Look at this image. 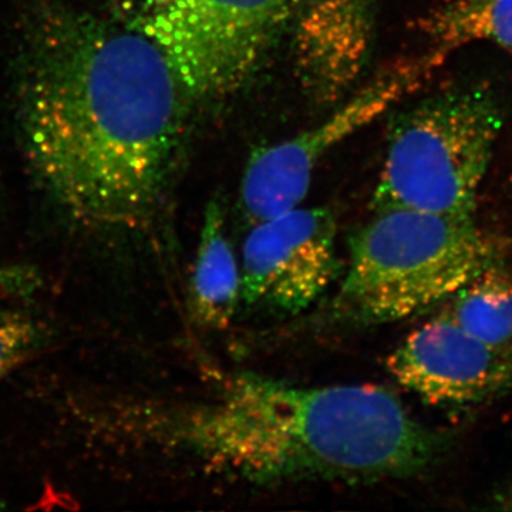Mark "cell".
<instances>
[{
    "instance_id": "obj_7",
    "label": "cell",
    "mask_w": 512,
    "mask_h": 512,
    "mask_svg": "<svg viewBox=\"0 0 512 512\" xmlns=\"http://www.w3.org/2000/svg\"><path fill=\"white\" fill-rule=\"evenodd\" d=\"M336 238L335 214L325 207H296L252 225L242 248L241 302L278 315L311 308L342 271Z\"/></svg>"
},
{
    "instance_id": "obj_8",
    "label": "cell",
    "mask_w": 512,
    "mask_h": 512,
    "mask_svg": "<svg viewBox=\"0 0 512 512\" xmlns=\"http://www.w3.org/2000/svg\"><path fill=\"white\" fill-rule=\"evenodd\" d=\"M386 366L431 406H471L512 390V343L474 338L440 312L414 329Z\"/></svg>"
},
{
    "instance_id": "obj_4",
    "label": "cell",
    "mask_w": 512,
    "mask_h": 512,
    "mask_svg": "<svg viewBox=\"0 0 512 512\" xmlns=\"http://www.w3.org/2000/svg\"><path fill=\"white\" fill-rule=\"evenodd\" d=\"M490 87H443L394 119L372 210L474 217L478 192L503 128Z\"/></svg>"
},
{
    "instance_id": "obj_6",
    "label": "cell",
    "mask_w": 512,
    "mask_h": 512,
    "mask_svg": "<svg viewBox=\"0 0 512 512\" xmlns=\"http://www.w3.org/2000/svg\"><path fill=\"white\" fill-rule=\"evenodd\" d=\"M446 53L400 60L370 80L318 126L295 137L258 148L249 157L239 190V210L249 228L299 207L308 194L319 161L360 128L423 86Z\"/></svg>"
},
{
    "instance_id": "obj_5",
    "label": "cell",
    "mask_w": 512,
    "mask_h": 512,
    "mask_svg": "<svg viewBox=\"0 0 512 512\" xmlns=\"http://www.w3.org/2000/svg\"><path fill=\"white\" fill-rule=\"evenodd\" d=\"M303 0H103L110 18L154 43L190 99L241 89L291 25Z\"/></svg>"
},
{
    "instance_id": "obj_1",
    "label": "cell",
    "mask_w": 512,
    "mask_h": 512,
    "mask_svg": "<svg viewBox=\"0 0 512 512\" xmlns=\"http://www.w3.org/2000/svg\"><path fill=\"white\" fill-rule=\"evenodd\" d=\"M187 99L163 52L106 12L42 0L30 13L15 69L20 146L37 190L80 239L150 228Z\"/></svg>"
},
{
    "instance_id": "obj_3",
    "label": "cell",
    "mask_w": 512,
    "mask_h": 512,
    "mask_svg": "<svg viewBox=\"0 0 512 512\" xmlns=\"http://www.w3.org/2000/svg\"><path fill=\"white\" fill-rule=\"evenodd\" d=\"M498 251L474 217L375 212L348 238V266L326 319L367 328L420 315L500 262Z\"/></svg>"
},
{
    "instance_id": "obj_10",
    "label": "cell",
    "mask_w": 512,
    "mask_h": 512,
    "mask_svg": "<svg viewBox=\"0 0 512 512\" xmlns=\"http://www.w3.org/2000/svg\"><path fill=\"white\" fill-rule=\"evenodd\" d=\"M242 274L228 238L220 197L207 204L190 282L192 320L201 328L224 330L241 303Z\"/></svg>"
},
{
    "instance_id": "obj_11",
    "label": "cell",
    "mask_w": 512,
    "mask_h": 512,
    "mask_svg": "<svg viewBox=\"0 0 512 512\" xmlns=\"http://www.w3.org/2000/svg\"><path fill=\"white\" fill-rule=\"evenodd\" d=\"M416 26L444 53L476 42L512 49V0H450Z\"/></svg>"
},
{
    "instance_id": "obj_9",
    "label": "cell",
    "mask_w": 512,
    "mask_h": 512,
    "mask_svg": "<svg viewBox=\"0 0 512 512\" xmlns=\"http://www.w3.org/2000/svg\"><path fill=\"white\" fill-rule=\"evenodd\" d=\"M379 0H319L296 30V67L303 89L333 103L352 89L375 39Z\"/></svg>"
},
{
    "instance_id": "obj_14",
    "label": "cell",
    "mask_w": 512,
    "mask_h": 512,
    "mask_svg": "<svg viewBox=\"0 0 512 512\" xmlns=\"http://www.w3.org/2000/svg\"><path fill=\"white\" fill-rule=\"evenodd\" d=\"M494 503L498 510L512 511V481L495 494Z\"/></svg>"
},
{
    "instance_id": "obj_12",
    "label": "cell",
    "mask_w": 512,
    "mask_h": 512,
    "mask_svg": "<svg viewBox=\"0 0 512 512\" xmlns=\"http://www.w3.org/2000/svg\"><path fill=\"white\" fill-rule=\"evenodd\" d=\"M446 318L474 338L512 343V272L500 262L488 266L446 301Z\"/></svg>"
},
{
    "instance_id": "obj_13",
    "label": "cell",
    "mask_w": 512,
    "mask_h": 512,
    "mask_svg": "<svg viewBox=\"0 0 512 512\" xmlns=\"http://www.w3.org/2000/svg\"><path fill=\"white\" fill-rule=\"evenodd\" d=\"M46 319L23 308H0V382L55 343Z\"/></svg>"
},
{
    "instance_id": "obj_2",
    "label": "cell",
    "mask_w": 512,
    "mask_h": 512,
    "mask_svg": "<svg viewBox=\"0 0 512 512\" xmlns=\"http://www.w3.org/2000/svg\"><path fill=\"white\" fill-rule=\"evenodd\" d=\"M43 403L89 456H161L252 485L399 480L439 463L444 431L373 384L296 386L238 373L207 400L177 402L92 383L47 384Z\"/></svg>"
}]
</instances>
